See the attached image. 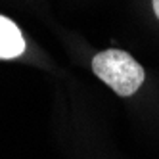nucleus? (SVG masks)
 I'll use <instances>...</instances> for the list:
<instances>
[{"mask_svg":"<svg viewBox=\"0 0 159 159\" xmlns=\"http://www.w3.org/2000/svg\"><path fill=\"white\" fill-rule=\"evenodd\" d=\"M25 50V40L14 21L0 16V60L17 58Z\"/></svg>","mask_w":159,"mask_h":159,"instance_id":"nucleus-2","label":"nucleus"},{"mask_svg":"<svg viewBox=\"0 0 159 159\" xmlns=\"http://www.w3.org/2000/svg\"><path fill=\"white\" fill-rule=\"evenodd\" d=\"M92 71L119 96L134 94L144 83L142 65L123 50H106L96 54L92 60Z\"/></svg>","mask_w":159,"mask_h":159,"instance_id":"nucleus-1","label":"nucleus"},{"mask_svg":"<svg viewBox=\"0 0 159 159\" xmlns=\"http://www.w3.org/2000/svg\"><path fill=\"white\" fill-rule=\"evenodd\" d=\"M153 12H155V16L159 17V0H153Z\"/></svg>","mask_w":159,"mask_h":159,"instance_id":"nucleus-3","label":"nucleus"}]
</instances>
